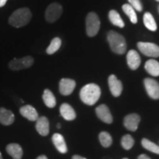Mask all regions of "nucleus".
Returning a JSON list of instances; mask_svg holds the SVG:
<instances>
[{"label": "nucleus", "instance_id": "nucleus-1", "mask_svg": "<svg viewBox=\"0 0 159 159\" xmlns=\"http://www.w3.org/2000/svg\"><path fill=\"white\" fill-rule=\"evenodd\" d=\"M101 95V90L98 85L89 83L81 89L80 97L83 102L88 105H93L99 100Z\"/></svg>", "mask_w": 159, "mask_h": 159}, {"label": "nucleus", "instance_id": "nucleus-2", "mask_svg": "<svg viewBox=\"0 0 159 159\" xmlns=\"http://www.w3.org/2000/svg\"><path fill=\"white\" fill-rule=\"evenodd\" d=\"M32 19V13L27 7H21L15 11L9 17L10 25L19 28L27 25Z\"/></svg>", "mask_w": 159, "mask_h": 159}, {"label": "nucleus", "instance_id": "nucleus-3", "mask_svg": "<svg viewBox=\"0 0 159 159\" xmlns=\"http://www.w3.org/2000/svg\"><path fill=\"white\" fill-rule=\"evenodd\" d=\"M109 45L111 50L118 55H123L127 50V43L125 39L116 31L111 30L107 35Z\"/></svg>", "mask_w": 159, "mask_h": 159}, {"label": "nucleus", "instance_id": "nucleus-4", "mask_svg": "<svg viewBox=\"0 0 159 159\" xmlns=\"http://www.w3.org/2000/svg\"><path fill=\"white\" fill-rule=\"evenodd\" d=\"M86 33L89 37H94L96 35L100 28V21L97 13L90 12L85 19Z\"/></svg>", "mask_w": 159, "mask_h": 159}, {"label": "nucleus", "instance_id": "nucleus-5", "mask_svg": "<svg viewBox=\"0 0 159 159\" xmlns=\"http://www.w3.org/2000/svg\"><path fill=\"white\" fill-rule=\"evenodd\" d=\"M63 13V7L57 2L49 5L45 11L46 21L49 23H54L61 17Z\"/></svg>", "mask_w": 159, "mask_h": 159}, {"label": "nucleus", "instance_id": "nucleus-6", "mask_svg": "<svg viewBox=\"0 0 159 159\" xmlns=\"http://www.w3.org/2000/svg\"><path fill=\"white\" fill-rule=\"evenodd\" d=\"M34 63V58L32 56H25L21 58H14L10 61L8 66L12 71H19L28 69Z\"/></svg>", "mask_w": 159, "mask_h": 159}, {"label": "nucleus", "instance_id": "nucleus-7", "mask_svg": "<svg viewBox=\"0 0 159 159\" xmlns=\"http://www.w3.org/2000/svg\"><path fill=\"white\" fill-rule=\"evenodd\" d=\"M137 47L142 54L148 57H159V47L156 43L150 42H138Z\"/></svg>", "mask_w": 159, "mask_h": 159}, {"label": "nucleus", "instance_id": "nucleus-8", "mask_svg": "<svg viewBox=\"0 0 159 159\" xmlns=\"http://www.w3.org/2000/svg\"><path fill=\"white\" fill-rule=\"evenodd\" d=\"M144 84L149 96L153 99H159V83L151 78H146L144 80Z\"/></svg>", "mask_w": 159, "mask_h": 159}, {"label": "nucleus", "instance_id": "nucleus-9", "mask_svg": "<svg viewBox=\"0 0 159 159\" xmlns=\"http://www.w3.org/2000/svg\"><path fill=\"white\" fill-rule=\"evenodd\" d=\"M75 86L76 82L74 80L69 78L61 79L59 83L60 93L63 96H69L75 90Z\"/></svg>", "mask_w": 159, "mask_h": 159}, {"label": "nucleus", "instance_id": "nucleus-10", "mask_svg": "<svg viewBox=\"0 0 159 159\" xmlns=\"http://www.w3.org/2000/svg\"><path fill=\"white\" fill-rule=\"evenodd\" d=\"M109 89L112 95L115 97H119L122 94L123 89L122 83L120 80L116 78L114 75H111L108 77Z\"/></svg>", "mask_w": 159, "mask_h": 159}, {"label": "nucleus", "instance_id": "nucleus-11", "mask_svg": "<svg viewBox=\"0 0 159 159\" xmlns=\"http://www.w3.org/2000/svg\"><path fill=\"white\" fill-rule=\"evenodd\" d=\"M96 114L98 118L103 122L107 124H111L113 122V117L111 114L108 107L106 105H100L96 108Z\"/></svg>", "mask_w": 159, "mask_h": 159}, {"label": "nucleus", "instance_id": "nucleus-12", "mask_svg": "<svg viewBox=\"0 0 159 159\" xmlns=\"http://www.w3.org/2000/svg\"><path fill=\"white\" fill-rule=\"evenodd\" d=\"M140 120L141 118L139 114H130L125 117L124 125L128 130L130 131H136L138 129Z\"/></svg>", "mask_w": 159, "mask_h": 159}, {"label": "nucleus", "instance_id": "nucleus-13", "mask_svg": "<svg viewBox=\"0 0 159 159\" xmlns=\"http://www.w3.org/2000/svg\"><path fill=\"white\" fill-rule=\"evenodd\" d=\"M19 112L21 116L32 122H35L39 119V114L37 111L30 105H26L21 107V108L19 109Z\"/></svg>", "mask_w": 159, "mask_h": 159}, {"label": "nucleus", "instance_id": "nucleus-14", "mask_svg": "<svg viewBox=\"0 0 159 159\" xmlns=\"http://www.w3.org/2000/svg\"><path fill=\"white\" fill-rule=\"evenodd\" d=\"M127 62L128 66L132 70H136L141 64V57L136 50L131 49L127 55Z\"/></svg>", "mask_w": 159, "mask_h": 159}, {"label": "nucleus", "instance_id": "nucleus-15", "mask_svg": "<svg viewBox=\"0 0 159 159\" xmlns=\"http://www.w3.org/2000/svg\"><path fill=\"white\" fill-rule=\"evenodd\" d=\"M35 129L41 136H47L49 133V123L48 119L46 116L39 117V119L36 120Z\"/></svg>", "mask_w": 159, "mask_h": 159}, {"label": "nucleus", "instance_id": "nucleus-16", "mask_svg": "<svg viewBox=\"0 0 159 159\" xmlns=\"http://www.w3.org/2000/svg\"><path fill=\"white\" fill-rule=\"evenodd\" d=\"M60 112L63 118L67 121H72L76 118V113L74 108L68 103H63L61 105Z\"/></svg>", "mask_w": 159, "mask_h": 159}, {"label": "nucleus", "instance_id": "nucleus-17", "mask_svg": "<svg viewBox=\"0 0 159 159\" xmlns=\"http://www.w3.org/2000/svg\"><path fill=\"white\" fill-rule=\"evenodd\" d=\"M15 116L11 111L0 108V123L3 125H11L14 122Z\"/></svg>", "mask_w": 159, "mask_h": 159}, {"label": "nucleus", "instance_id": "nucleus-18", "mask_svg": "<svg viewBox=\"0 0 159 159\" xmlns=\"http://www.w3.org/2000/svg\"><path fill=\"white\" fill-rule=\"evenodd\" d=\"M52 142L55 146V148L61 153H66L68 149H67L65 139L62 135L60 134H53L52 137Z\"/></svg>", "mask_w": 159, "mask_h": 159}, {"label": "nucleus", "instance_id": "nucleus-19", "mask_svg": "<svg viewBox=\"0 0 159 159\" xmlns=\"http://www.w3.org/2000/svg\"><path fill=\"white\" fill-rule=\"evenodd\" d=\"M6 151L13 159H21L23 156V150L21 147L16 143H11L6 147Z\"/></svg>", "mask_w": 159, "mask_h": 159}, {"label": "nucleus", "instance_id": "nucleus-20", "mask_svg": "<svg viewBox=\"0 0 159 159\" xmlns=\"http://www.w3.org/2000/svg\"><path fill=\"white\" fill-rule=\"evenodd\" d=\"M144 68L150 75L154 77L159 76V63L156 60L150 59L145 63Z\"/></svg>", "mask_w": 159, "mask_h": 159}, {"label": "nucleus", "instance_id": "nucleus-21", "mask_svg": "<svg viewBox=\"0 0 159 159\" xmlns=\"http://www.w3.org/2000/svg\"><path fill=\"white\" fill-rule=\"evenodd\" d=\"M43 100L45 105L49 108H52L56 105V99L49 89H45L43 94Z\"/></svg>", "mask_w": 159, "mask_h": 159}, {"label": "nucleus", "instance_id": "nucleus-22", "mask_svg": "<svg viewBox=\"0 0 159 159\" xmlns=\"http://www.w3.org/2000/svg\"><path fill=\"white\" fill-rule=\"evenodd\" d=\"M108 18L112 25L117 26L119 27H121V28L125 27V23L123 21L122 19L121 18L118 12L115 11V10H111V11H110L108 13Z\"/></svg>", "mask_w": 159, "mask_h": 159}, {"label": "nucleus", "instance_id": "nucleus-23", "mask_svg": "<svg viewBox=\"0 0 159 159\" xmlns=\"http://www.w3.org/2000/svg\"><path fill=\"white\" fill-rule=\"evenodd\" d=\"M143 21L145 27L148 30L151 31H156L157 30V25L156 21H155L153 16L149 12L144 13V17H143Z\"/></svg>", "mask_w": 159, "mask_h": 159}, {"label": "nucleus", "instance_id": "nucleus-24", "mask_svg": "<svg viewBox=\"0 0 159 159\" xmlns=\"http://www.w3.org/2000/svg\"><path fill=\"white\" fill-rule=\"evenodd\" d=\"M122 10L124 13L126 14L130 19V21L133 24H136L138 21V19H137V16L136 12L134 7L131 6L130 4H125L122 5Z\"/></svg>", "mask_w": 159, "mask_h": 159}, {"label": "nucleus", "instance_id": "nucleus-25", "mask_svg": "<svg viewBox=\"0 0 159 159\" xmlns=\"http://www.w3.org/2000/svg\"><path fill=\"white\" fill-rule=\"evenodd\" d=\"M61 43H62V41H61V39L58 37L55 38L52 40L50 44L47 49V53L48 55H52L54 54L55 52L58 50L61 47Z\"/></svg>", "mask_w": 159, "mask_h": 159}, {"label": "nucleus", "instance_id": "nucleus-26", "mask_svg": "<svg viewBox=\"0 0 159 159\" xmlns=\"http://www.w3.org/2000/svg\"><path fill=\"white\" fill-rule=\"evenodd\" d=\"M99 139L101 144L104 148H109L112 144V137H111V135L108 132H105V131L101 132L99 135Z\"/></svg>", "mask_w": 159, "mask_h": 159}, {"label": "nucleus", "instance_id": "nucleus-27", "mask_svg": "<svg viewBox=\"0 0 159 159\" xmlns=\"http://www.w3.org/2000/svg\"><path fill=\"white\" fill-rule=\"evenodd\" d=\"M142 144L143 148H144L146 150L159 155V146L155 144V143L152 142L147 139H143L142 140Z\"/></svg>", "mask_w": 159, "mask_h": 159}, {"label": "nucleus", "instance_id": "nucleus-28", "mask_svg": "<svg viewBox=\"0 0 159 159\" xmlns=\"http://www.w3.org/2000/svg\"><path fill=\"white\" fill-rule=\"evenodd\" d=\"M121 144H122V148L125 150H128L132 148L133 146L134 145V139L130 135H125L122 138V140H121Z\"/></svg>", "mask_w": 159, "mask_h": 159}, {"label": "nucleus", "instance_id": "nucleus-29", "mask_svg": "<svg viewBox=\"0 0 159 159\" xmlns=\"http://www.w3.org/2000/svg\"><path fill=\"white\" fill-rule=\"evenodd\" d=\"M128 2L130 5L134 7V10H136L139 12L142 11L143 6L140 0H128Z\"/></svg>", "mask_w": 159, "mask_h": 159}, {"label": "nucleus", "instance_id": "nucleus-30", "mask_svg": "<svg viewBox=\"0 0 159 159\" xmlns=\"http://www.w3.org/2000/svg\"><path fill=\"white\" fill-rule=\"evenodd\" d=\"M138 159H151V158H149V157L147 156V155L142 154V155H140V156H139Z\"/></svg>", "mask_w": 159, "mask_h": 159}, {"label": "nucleus", "instance_id": "nucleus-31", "mask_svg": "<svg viewBox=\"0 0 159 159\" xmlns=\"http://www.w3.org/2000/svg\"><path fill=\"white\" fill-rule=\"evenodd\" d=\"M71 159H87V158H85L84 157H82L80 156H78V155H75Z\"/></svg>", "mask_w": 159, "mask_h": 159}, {"label": "nucleus", "instance_id": "nucleus-32", "mask_svg": "<svg viewBox=\"0 0 159 159\" xmlns=\"http://www.w3.org/2000/svg\"><path fill=\"white\" fill-rule=\"evenodd\" d=\"M7 2V0H0V7L5 6Z\"/></svg>", "mask_w": 159, "mask_h": 159}, {"label": "nucleus", "instance_id": "nucleus-33", "mask_svg": "<svg viewBox=\"0 0 159 159\" xmlns=\"http://www.w3.org/2000/svg\"><path fill=\"white\" fill-rule=\"evenodd\" d=\"M36 159H48V158H47V157L44 156V155H42V156H40L38 157Z\"/></svg>", "mask_w": 159, "mask_h": 159}, {"label": "nucleus", "instance_id": "nucleus-34", "mask_svg": "<svg viewBox=\"0 0 159 159\" xmlns=\"http://www.w3.org/2000/svg\"><path fill=\"white\" fill-rule=\"evenodd\" d=\"M57 128H61V125H60V124H57Z\"/></svg>", "mask_w": 159, "mask_h": 159}, {"label": "nucleus", "instance_id": "nucleus-35", "mask_svg": "<svg viewBox=\"0 0 159 159\" xmlns=\"http://www.w3.org/2000/svg\"><path fill=\"white\" fill-rule=\"evenodd\" d=\"M0 159H3V158H2V156L1 152H0Z\"/></svg>", "mask_w": 159, "mask_h": 159}, {"label": "nucleus", "instance_id": "nucleus-36", "mask_svg": "<svg viewBox=\"0 0 159 159\" xmlns=\"http://www.w3.org/2000/svg\"><path fill=\"white\" fill-rule=\"evenodd\" d=\"M122 159H128V158H122Z\"/></svg>", "mask_w": 159, "mask_h": 159}, {"label": "nucleus", "instance_id": "nucleus-37", "mask_svg": "<svg viewBox=\"0 0 159 159\" xmlns=\"http://www.w3.org/2000/svg\"><path fill=\"white\" fill-rule=\"evenodd\" d=\"M156 1H157V2H159V0H156Z\"/></svg>", "mask_w": 159, "mask_h": 159}, {"label": "nucleus", "instance_id": "nucleus-38", "mask_svg": "<svg viewBox=\"0 0 159 159\" xmlns=\"http://www.w3.org/2000/svg\"><path fill=\"white\" fill-rule=\"evenodd\" d=\"M158 12H159V6H158Z\"/></svg>", "mask_w": 159, "mask_h": 159}]
</instances>
